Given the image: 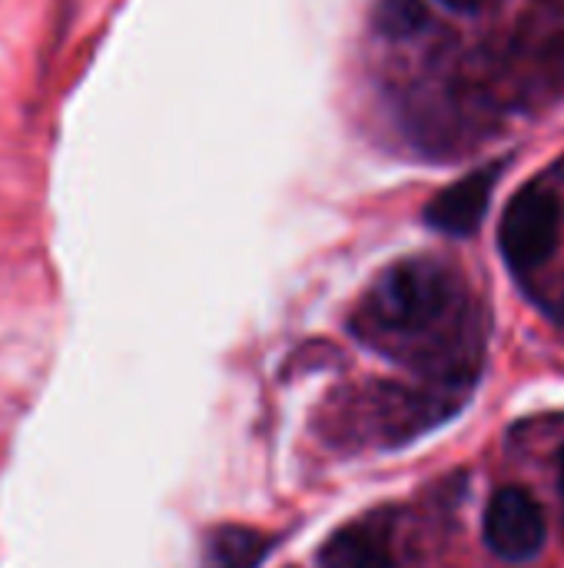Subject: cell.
Listing matches in <instances>:
<instances>
[{"label": "cell", "mask_w": 564, "mask_h": 568, "mask_svg": "<svg viewBox=\"0 0 564 568\" xmlns=\"http://www.w3.org/2000/svg\"><path fill=\"white\" fill-rule=\"evenodd\" d=\"M455 276L435 260H406L372 286L362 323L379 336H425L455 310Z\"/></svg>", "instance_id": "6da1fadb"}, {"label": "cell", "mask_w": 564, "mask_h": 568, "mask_svg": "<svg viewBox=\"0 0 564 568\" xmlns=\"http://www.w3.org/2000/svg\"><path fill=\"white\" fill-rule=\"evenodd\" d=\"M562 236V203L552 190L532 183L519 190L499 223V246L515 273H532L552 260Z\"/></svg>", "instance_id": "7a4b0ae2"}, {"label": "cell", "mask_w": 564, "mask_h": 568, "mask_svg": "<svg viewBox=\"0 0 564 568\" xmlns=\"http://www.w3.org/2000/svg\"><path fill=\"white\" fill-rule=\"evenodd\" d=\"M485 546L505 562H529L545 549V516L532 493L519 486L499 489L485 506Z\"/></svg>", "instance_id": "3957f363"}, {"label": "cell", "mask_w": 564, "mask_h": 568, "mask_svg": "<svg viewBox=\"0 0 564 568\" xmlns=\"http://www.w3.org/2000/svg\"><path fill=\"white\" fill-rule=\"evenodd\" d=\"M502 176V166H482L469 176H462L459 183H452L449 190H442L429 206H425V223L439 233L449 236H472L492 203L495 183Z\"/></svg>", "instance_id": "277c9868"}, {"label": "cell", "mask_w": 564, "mask_h": 568, "mask_svg": "<svg viewBox=\"0 0 564 568\" xmlns=\"http://www.w3.org/2000/svg\"><path fill=\"white\" fill-rule=\"evenodd\" d=\"M319 568H396L389 539L376 523L339 529L319 552Z\"/></svg>", "instance_id": "5b68a950"}, {"label": "cell", "mask_w": 564, "mask_h": 568, "mask_svg": "<svg viewBox=\"0 0 564 568\" xmlns=\"http://www.w3.org/2000/svg\"><path fill=\"white\" fill-rule=\"evenodd\" d=\"M269 552V539L243 529L223 526L206 542V568H256Z\"/></svg>", "instance_id": "8992f818"}, {"label": "cell", "mask_w": 564, "mask_h": 568, "mask_svg": "<svg viewBox=\"0 0 564 568\" xmlns=\"http://www.w3.org/2000/svg\"><path fill=\"white\" fill-rule=\"evenodd\" d=\"M425 23H429V10L422 0H379L376 7V27L392 40L416 37Z\"/></svg>", "instance_id": "52a82bcc"}, {"label": "cell", "mask_w": 564, "mask_h": 568, "mask_svg": "<svg viewBox=\"0 0 564 568\" xmlns=\"http://www.w3.org/2000/svg\"><path fill=\"white\" fill-rule=\"evenodd\" d=\"M445 7H452V10H462V13H469V10H479L482 7V0H442Z\"/></svg>", "instance_id": "ba28073f"}, {"label": "cell", "mask_w": 564, "mask_h": 568, "mask_svg": "<svg viewBox=\"0 0 564 568\" xmlns=\"http://www.w3.org/2000/svg\"><path fill=\"white\" fill-rule=\"evenodd\" d=\"M558 489H562V496H564V446H562V453H558Z\"/></svg>", "instance_id": "9c48e42d"}]
</instances>
